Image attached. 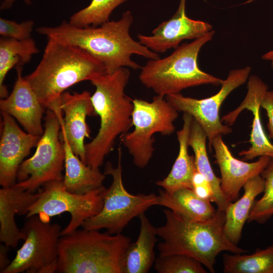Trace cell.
<instances>
[{
	"label": "cell",
	"mask_w": 273,
	"mask_h": 273,
	"mask_svg": "<svg viewBox=\"0 0 273 273\" xmlns=\"http://www.w3.org/2000/svg\"><path fill=\"white\" fill-rule=\"evenodd\" d=\"M133 21L131 12L126 11L119 20L109 21L98 26L80 27L64 21L56 26L38 27L36 31L48 38L85 50L100 61L107 73H110L122 67L141 68L131 59L132 55L149 59L160 58L157 53L130 36L129 29Z\"/></svg>",
	"instance_id": "6da1fadb"
},
{
	"label": "cell",
	"mask_w": 273,
	"mask_h": 273,
	"mask_svg": "<svg viewBox=\"0 0 273 273\" xmlns=\"http://www.w3.org/2000/svg\"><path fill=\"white\" fill-rule=\"evenodd\" d=\"M105 73L104 65L85 50L48 38L40 62L24 78L45 108L61 114V96L67 88Z\"/></svg>",
	"instance_id": "7a4b0ae2"
},
{
	"label": "cell",
	"mask_w": 273,
	"mask_h": 273,
	"mask_svg": "<svg viewBox=\"0 0 273 273\" xmlns=\"http://www.w3.org/2000/svg\"><path fill=\"white\" fill-rule=\"evenodd\" d=\"M163 213L165 224L156 228L157 236L162 239L157 245L160 256L186 255L214 273L216 257L221 252H247L233 244L225 235V211L217 209L214 216L204 221L188 219L168 208L164 209Z\"/></svg>",
	"instance_id": "3957f363"
},
{
	"label": "cell",
	"mask_w": 273,
	"mask_h": 273,
	"mask_svg": "<svg viewBox=\"0 0 273 273\" xmlns=\"http://www.w3.org/2000/svg\"><path fill=\"white\" fill-rule=\"evenodd\" d=\"M129 77V70L122 67L90 81L95 87L91 100L100 119L98 133L85 145V163L93 168L98 169L103 165L118 136L127 132L132 126V99L125 94Z\"/></svg>",
	"instance_id": "277c9868"
},
{
	"label": "cell",
	"mask_w": 273,
	"mask_h": 273,
	"mask_svg": "<svg viewBox=\"0 0 273 273\" xmlns=\"http://www.w3.org/2000/svg\"><path fill=\"white\" fill-rule=\"evenodd\" d=\"M130 243L121 233L77 229L60 238L56 272L122 273L123 254Z\"/></svg>",
	"instance_id": "5b68a950"
},
{
	"label": "cell",
	"mask_w": 273,
	"mask_h": 273,
	"mask_svg": "<svg viewBox=\"0 0 273 273\" xmlns=\"http://www.w3.org/2000/svg\"><path fill=\"white\" fill-rule=\"evenodd\" d=\"M214 33L211 30L190 43H183L166 57L149 59L141 68V83L164 97L200 85H221L224 80L203 71L198 64L201 49Z\"/></svg>",
	"instance_id": "8992f818"
},
{
	"label": "cell",
	"mask_w": 273,
	"mask_h": 273,
	"mask_svg": "<svg viewBox=\"0 0 273 273\" xmlns=\"http://www.w3.org/2000/svg\"><path fill=\"white\" fill-rule=\"evenodd\" d=\"M122 150L118 149V164L115 167L110 162L106 164L104 173L112 178L111 185L103 191V205L96 215L86 219L81 227L84 230L106 229L111 234H120L134 217H139L150 207L158 205V195L129 193L122 180Z\"/></svg>",
	"instance_id": "52a82bcc"
},
{
	"label": "cell",
	"mask_w": 273,
	"mask_h": 273,
	"mask_svg": "<svg viewBox=\"0 0 273 273\" xmlns=\"http://www.w3.org/2000/svg\"><path fill=\"white\" fill-rule=\"evenodd\" d=\"M132 131L120 136V141L132 156L133 163L139 168L146 167L153 157L154 134L170 135L175 129L174 122L178 111L166 100L158 95L151 102L132 99Z\"/></svg>",
	"instance_id": "ba28073f"
},
{
	"label": "cell",
	"mask_w": 273,
	"mask_h": 273,
	"mask_svg": "<svg viewBox=\"0 0 273 273\" xmlns=\"http://www.w3.org/2000/svg\"><path fill=\"white\" fill-rule=\"evenodd\" d=\"M44 131L34 154L23 161L15 185L34 192L40 186L53 180H63L65 151L61 136V122L58 115L47 109Z\"/></svg>",
	"instance_id": "9c48e42d"
},
{
	"label": "cell",
	"mask_w": 273,
	"mask_h": 273,
	"mask_svg": "<svg viewBox=\"0 0 273 273\" xmlns=\"http://www.w3.org/2000/svg\"><path fill=\"white\" fill-rule=\"evenodd\" d=\"M21 230L24 242L2 273L56 272L61 225L34 215L26 218Z\"/></svg>",
	"instance_id": "30bf717a"
},
{
	"label": "cell",
	"mask_w": 273,
	"mask_h": 273,
	"mask_svg": "<svg viewBox=\"0 0 273 273\" xmlns=\"http://www.w3.org/2000/svg\"><path fill=\"white\" fill-rule=\"evenodd\" d=\"M43 186L37 199L27 208L25 218L38 215L50 220V217L67 212L70 214V220L62 230L61 236L73 233L102 208L105 187L79 195L67 191L63 180L51 181Z\"/></svg>",
	"instance_id": "8fae6325"
},
{
	"label": "cell",
	"mask_w": 273,
	"mask_h": 273,
	"mask_svg": "<svg viewBox=\"0 0 273 273\" xmlns=\"http://www.w3.org/2000/svg\"><path fill=\"white\" fill-rule=\"evenodd\" d=\"M250 72L249 66L230 71L218 92L208 98L197 99L184 96L180 93L167 95L165 98L178 112L189 114L200 125L211 150L212 142L216 136L232 131L230 126L223 124L220 119V106L233 90L245 83Z\"/></svg>",
	"instance_id": "7c38bea8"
},
{
	"label": "cell",
	"mask_w": 273,
	"mask_h": 273,
	"mask_svg": "<svg viewBox=\"0 0 273 273\" xmlns=\"http://www.w3.org/2000/svg\"><path fill=\"white\" fill-rule=\"evenodd\" d=\"M186 3L180 0L174 14L156 27L151 35L139 34V42L155 53H163L176 48L184 40L195 39L211 31L212 26L208 23L187 17Z\"/></svg>",
	"instance_id": "4fadbf2b"
},
{
	"label": "cell",
	"mask_w": 273,
	"mask_h": 273,
	"mask_svg": "<svg viewBox=\"0 0 273 273\" xmlns=\"http://www.w3.org/2000/svg\"><path fill=\"white\" fill-rule=\"evenodd\" d=\"M0 140V185L9 187L16 182L19 167L41 136L22 130L10 115L2 112Z\"/></svg>",
	"instance_id": "5bb4252c"
},
{
	"label": "cell",
	"mask_w": 273,
	"mask_h": 273,
	"mask_svg": "<svg viewBox=\"0 0 273 273\" xmlns=\"http://www.w3.org/2000/svg\"><path fill=\"white\" fill-rule=\"evenodd\" d=\"M247 94L234 110L223 115L221 120L229 126L234 124L239 114L245 109L252 112L253 119L249 142L250 147L239 153L243 160H252L262 156L273 157V145L264 130L260 118L261 101L268 90V86L259 77L251 75L247 83Z\"/></svg>",
	"instance_id": "9a60e30c"
},
{
	"label": "cell",
	"mask_w": 273,
	"mask_h": 273,
	"mask_svg": "<svg viewBox=\"0 0 273 273\" xmlns=\"http://www.w3.org/2000/svg\"><path fill=\"white\" fill-rule=\"evenodd\" d=\"M91 96L87 90L72 94L64 92L60 98V108L64 114V117L60 118L61 131L74 154L85 164L84 141L85 138L89 137L90 132L86 118L97 115Z\"/></svg>",
	"instance_id": "2e32d148"
},
{
	"label": "cell",
	"mask_w": 273,
	"mask_h": 273,
	"mask_svg": "<svg viewBox=\"0 0 273 273\" xmlns=\"http://www.w3.org/2000/svg\"><path fill=\"white\" fill-rule=\"evenodd\" d=\"M222 135H218L211 144L215 162L219 166L221 177L220 187L230 202L236 200L240 191L250 178L260 175L269 161L270 157L262 156L255 162H247L234 157L223 141Z\"/></svg>",
	"instance_id": "e0dca14e"
},
{
	"label": "cell",
	"mask_w": 273,
	"mask_h": 273,
	"mask_svg": "<svg viewBox=\"0 0 273 273\" xmlns=\"http://www.w3.org/2000/svg\"><path fill=\"white\" fill-rule=\"evenodd\" d=\"M17 79L9 96L0 101L1 112L15 118L26 132L41 136L44 131L42 118L45 107L22 75V66H17Z\"/></svg>",
	"instance_id": "ac0fdd59"
},
{
	"label": "cell",
	"mask_w": 273,
	"mask_h": 273,
	"mask_svg": "<svg viewBox=\"0 0 273 273\" xmlns=\"http://www.w3.org/2000/svg\"><path fill=\"white\" fill-rule=\"evenodd\" d=\"M34 194L15 185L0 189V241L9 247L16 248L25 236L17 226L15 216L25 215L27 208L37 199Z\"/></svg>",
	"instance_id": "d6986e66"
},
{
	"label": "cell",
	"mask_w": 273,
	"mask_h": 273,
	"mask_svg": "<svg viewBox=\"0 0 273 273\" xmlns=\"http://www.w3.org/2000/svg\"><path fill=\"white\" fill-rule=\"evenodd\" d=\"M140 229L136 241L126 247L122 259V273H147L154 264V248L158 240L156 228L145 213L139 216Z\"/></svg>",
	"instance_id": "ffe728a7"
},
{
	"label": "cell",
	"mask_w": 273,
	"mask_h": 273,
	"mask_svg": "<svg viewBox=\"0 0 273 273\" xmlns=\"http://www.w3.org/2000/svg\"><path fill=\"white\" fill-rule=\"evenodd\" d=\"M183 119V127L176 132L179 143L178 155L167 176L156 182L168 194L181 189H192V178L197 169L194 156L190 155L188 153V139L193 118L184 113Z\"/></svg>",
	"instance_id": "44dd1931"
},
{
	"label": "cell",
	"mask_w": 273,
	"mask_h": 273,
	"mask_svg": "<svg viewBox=\"0 0 273 273\" xmlns=\"http://www.w3.org/2000/svg\"><path fill=\"white\" fill-rule=\"evenodd\" d=\"M65 151V175L63 181L69 192L82 195L104 188L106 174L100 169L84 164L73 152L67 140L61 131Z\"/></svg>",
	"instance_id": "7402d4cb"
},
{
	"label": "cell",
	"mask_w": 273,
	"mask_h": 273,
	"mask_svg": "<svg viewBox=\"0 0 273 273\" xmlns=\"http://www.w3.org/2000/svg\"><path fill=\"white\" fill-rule=\"evenodd\" d=\"M264 186V179L260 175L250 178L243 186L244 193L243 196L235 202H230L226 207L224 231L233 244L238 245L255 198L263 192Z\"/></svg>",
	"instance_id": "603a6c76"
},
{
	"label": "cell",
	"mask_w": 273,
	"mask_h": 273,
	"mask_svg": "<svg viewBox=\"0 0 273 273\" xmlns=\"http://www.w3.org/2000/svg\"><path fill=\"white\" fill-rule=\"evenodd\" d=\"M158 197V205L191 220H207L214 216L217 211L211 201L200 198L191 189H179L171 194L159 190Z\"/></svg>",
	"instance_id": "cb8c5ba5"
},
{
	"label": "cell",
	"mask_w": 273,
	"mask_h": 273,
	"mask_svg": "<svg viewBox=\"0 0 273 273\" xmlns=\"http://www.w3.org/2000/svg\"><path fill=\"white\" fill-rule=\"evenodd\" d=\"M207 136L200 125L193 119L188 139V145L194 153L197 170L210 185L214 193L213 202L217 209L225 211L230 203L220 187V179L214 173L207 155L206 142Z\"/></svg>",
	"instance_id": "d4e9b609"
},
{
	"label": "cell",
	"mask_w": 273,
	"mask_h": 273,
	"mask_svg": "<svg viewBox=\"0 0 273 273\" xmlns=\"http://www.w3.org/2000/svg\"><path fill=\"white\" fill-rule=\"evenodd\" d=\"M39 52L32 38L19 40L2 37L0 38V97L9 96L4 80L8 72L14 66L29 62L33 55Z\"/></svg>",
	"instance_id": "484cf974"
},
{
	"label": "cell",
	"mask_w": 273,
	"mask_h": 273,
	"mask_svg": "<svg viewBox=\"0 0 273 273\" xmlns=\"http://www.w3.org/2000/svg\"><path fill=\"white\" fill-rule=\"evenodd\" d=\"M224 254L225 273H273V243L264 249H257L250 254Z\"/></svg>",
	"instance_id": "4316f807"
},
{
	"label": "cell",
	"mask_w": 273,
	"mask_h": 273,
	"mask_svg": "<svg viewBox=\"0 0 273 273\" xmlns=\"http://www.w3.org/2000/svg\"><path fill=\"white\" fill-rule=\"evenodd\" d=\"M128 0H92L85 8L73 14L68 22L80 27L98 26L109 21L113 10Z\"/></svg>",
	"instance_id": "83f0119b"
},
{
	"label": "cell",
	"mask_w": 273,
	"mask_h": 273,
	"mask_svg": "<svg viewBox=\"0 0 273 273\" xmlns=\"http://www.w3.org/2000/svg\"><path fill=\"white\" fill-rule=\"evenodd\" d=\"M260 175L265 181L263 195L260 199L255 200L248 221L263 224L273 216V157H270Z\"/></svg>",
	"instance_id": "f1b7e54d"
},
{
	"label": "cell",
	"mask_w": 273,
	"mask_h": 273,
	"mask_svg": "<svg viewBox=\"0 0 273 273\" xmlns=\"http://www.w3.org/2000/svg\"><path fill=\"white\" fill-rule=\"evenodd\" d=\"M154 266L158 273L207 272L203 265L198 260L181 254L159 255Z\"/></svg>",
	"instance_id": "f546056e"
},
{
	"label": "cell",
	"mask_w": 273,
	"mask_h": 273,
	"mask_svg": "<svg viewBox=\"0 0 273 273\" xmlns=\"http://www.w3.org/2000/svg\"><path fill=\"white\" fill-rule=\"evenodd\" d=\"M34 23L26 20L21 23L0 18V34L2 37L22 40L30 38Z\"/></svg>",
	"instance_id": "4dcf8cb0"
},
{
	"label": "cell",
	"mask_w": 273,
	"mask_h": 273,
	"mask_svg": "<svg viewBox=\"0 0 273 273\" xmlns=\"http://www.w3.org/2000/svg\"><path fill=\"white\" fill-rule=\"evenodd\" d=\"M192 190L200 198L213 202L214 193L208 181L196 169L192 178Z\"/></svg>",
	"instance_id": "1f68e13d"
},
{
	"label": "cell",
	"mask_w": 273,
	"mask_h": 273,
	"mask_svg": "<svg viewBox=\"0 0 273 273\" xmlns=\"http://www.w3.org/2000/svg\"><path fill=\"white\" fill-rule=\"evenodd\" d=\"M261 108L266 111L268 118L267 127L268 136L273 139V90L266 92L261 101Z\"/></svg>",
	"instance_id": "d6a6232c"
},
{
	"label": "cell",
	"mask_w": 273,
	"mask_h": 273,
	"mask_svg": "<svg viewBox=\"0 0 273 273\" xmlns=\"http://www.w3.org/2000/svg\"><path fill=\"white\" fill-rule=\"evenodd\" d=\"M10 247L5 244L0 245V272L2 273L10 264L8 258V250Z\"/></svg>",
	"instance_id": "836d02e7"
},
{
	"label": "cell",
	"mask_w": 273,
	"mask_h": 273,
	"mask_svg": "<svg viewBox=\"0 0 273 273\" xmlns=\"http://www.w3.org/2000/svg\"><path fill=\"white\" fill-rule=\"evenodd\" d=\"M2 4L1 5V9L4 10L6 9L10 8L12 5L13 4L16 0H1ZM25 4H30L32 0H23Z\"/></svg>",
	"instance_id": "e575fe53"
},
{
	"label": "cell",
	"mask_w": 273,
	"mask_h": 273,
	"mask_svg": "<svg viewBox=\"0 0 273 273\" xmlns=\"http://www.w3.org/2000/svg\"><path fill=\"white\" fill-rule=\"evenodd\" d=\"M262 59L271 62V65L273 68V50L270 51L264 54L262 56Z\"/></svg>",
	"instance_id": "d590c367"
}]
</instances>
